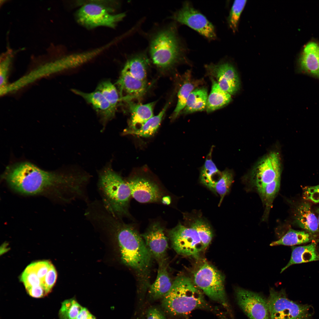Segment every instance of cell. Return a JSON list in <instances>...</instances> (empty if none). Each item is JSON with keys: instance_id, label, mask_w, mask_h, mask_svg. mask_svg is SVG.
<instances>
[{"instance_id": "30bf717a", "label": "cell", "mask_w": 319, "mask_h": 319, "mask_svg": "<svg viewBox=\"0 0 319 319\" xmlns=\"http://www.w3.org/2000/svg\"><path fill=\"white\" fill-rule=\"evenodd\" d=\"M172 17L175 21L188 26L209 40H214L217 38L213 25L189 2H184L181 8Z\"/></svg>"}, {"instance_id": "5bb4252c", "label": "cell", "mask_w": 319, "mask_h": 319, "mask_svg": "<svg viewBox=\"0 0 319 319\" xmlns=\"http://www.w3.org/2000/svg\"><path fill=\"white\" fill-rule=\"evenodd\" d=\"M141 235L157 263L167 261V239L163 227L159 223L152 224Z\"/></svg>"}, {"instance_id": "6da1fadb", "label": "cell", "mask_w": 319, "mask_h": 319, "mask_svg": "<svg viewBox=\"0 0 319 319\" xmlns=\"http://www.w3.org/2000/svg\"><path fill=\"white\" fill-rule=\"evenodd\" d=\"M107 211L98 216V227L110 233L117 242L121 260L134 274L139 291L144 293L150 284L152 256L141 235L132 225Z\"/></svg>"}, {"instance_id": "277c9868", "label": "cell", "mask_w": 319, "mask_h": 319, "mask_svg": "<svg viewBox=\"0 0 319 319\" xmlns=\"http://www.w3.org/2000/svg\"><path fill=\"white\" fill-rule=\"evenodd\" d=\"M202 292L192 280L183 275L177 276L169 291L163 297V307L174 315H185L194 310L208 309Z\"/></svg>"}, {"instance_id": "7402d4cb", "label": "cell", "mask_w": 319, "mask_h": 319, "mask_svg": "<svg viewBox=\"0 0 319 319\" xmlns=\"http://www.w3.org/2000/svg\"><path fill=\"white\" fill-rule=\"evenodd\" d=\"M316 243L313 242L305 245L292 246L290 259L287 265L281 269V273L293 265L319 261Z\"/></svg>"}, {"instance_id": "74e56055", "label": "cell", "mask_w": 319, "mask_h": 319, "mask_svg": "<svg viewBox=\"0 0 319 319\" xmlns=\"http://www.w3.org/2000/svg\"><path fill=\"white\" fill-rule=\"evenodd\" d=\"M10 61L11 58L9 56H8L3 60L1 64V90L4 89L6 87L7 77Z\"/></svg>"}, {"instance_id": "836d02e7", "label": "cell", "mask_w": 319, "mask_h": 319, "mask_svg": "<svg viewBox=\"0 0 319 319\" xmlns=\"http://www.w3.org/2000/svg\"><path fill=\"white\" fill-rule=\"evenodd\" d=\"M247 1L235 0L231 7L227 21L230 28L234 33L237 30L240 17Z\"/></svg>"}, {"instance_id": "3957f363", "label": "cell", "mask_w": 319, "mask_h": 319, "mask_svg": "<svg viewBox=\"0 0 319 319\" xmlns=\"http://www.w3.org/2000/svg\"><path fill=\"white\" fill-rule=\"evenodd\" d=\"M150 35L149 54L153 63L158 68L167 69L185 59L186 49L175 24L160 28Z\"/></svg>"}, {"instance_id": "484cf974", "label": "cell", "mask_w": 319, "mask_h": 319, "mask_svg": "<svg viewBox=\"0 0 319 319\" xmlns=\"http://www.w3.org/2000/svg\"><path fill=\"white\" fill-rule=\"evenodd\" d=\"M211 80V90L208 98L206 108L208 113L226 105L232 99L230 94L222 90L213 79Z\"/></svg>"}, {"instance_id": "d6986e66", "label": "cell", "mask_w": 319, "mask_h": 319, "mask_svg": "<svg viewBox=\"0 0 319 319\" xmlns=\"http://www.w3.org/2000/svg\"><path fill=\"white\" fill-rule=\"evenodd\" d=\"M294 216L295 222L300 227L314 235L318 232L317 217L308 203L300 204L296 207Z\"/></svg>"}, {"instance_id": "d6a6232c", "label": "cell", "mask_w": 319, "mask_h": 319, "mask_svg": "<svg viewBox=\"0 0 319 319\" xmlns=\"http://www.w3.org/2000/svg\"><path fill=\"white\" fill-rule=\"evenodd\" d=\"M82 308L74 298L65 300L59 311L60 318L75 319Z\"/></svg>"}, {"instance_id": "4fadbf2b", "label": "cell", "mask_w": 319, "mask_h": 319, "mask_svg": "<svg viewBox=\"0 0 319 319\" xmlns=\"http://www.w3.org/2000/svg\"><path fill=\"white\" fill-rule=\"evenodd\" d=\"M209 74L215 79L220 87L230 94L236 93L240 88L238 76L234 67L227 62L206 65Z\"/></svg>"}, {"instance_id": "44dd1931", "label": "cell", "mask_w": 319, "mask_h": 319, "mask_svg": "<svg viewBox=\"0 0 319 319\" xmlns=\"http://www.w3.org/2000/svg\"><path fill=\"white\" fill-rule=\"evenodd\" d=\"M128 104L131 116L127 128L133 129L144 124L153 116L155 102L145 104L136 103L132 101L126 102Z\"/></svg>"}, {"instance_id": "83f0119b", "label": "cell", "mask_w": 319, "mask_h": 319, "mask_svg": "<svg viewBox=\"0 0 319 319\" xmlns=\"http://www.w3.org/2000/svg\"><path fill=\"white\" fill-rule=\"evenodd\" d=\"M208 98L207 91L205 88L193 90L188 97L183 110V113L188 114L204 110L206 108Z\"/></svg>"}, {"instance_id": "52a82bcc", "label": "cell", "mask_w": 319, "mask_h": 319, "mask_svg": "<svg viewBox=\"0 0 319 319\" xmlns=\"http://www.w3.org/2000/svg\"><path fill=\"white\" fill-rule=\"evenodd\" d=\"M192 280L196 286L211 299L224 307L228 306L224 277L213 266L205 261L194 272Z\"/></svg>"}, {"instance_id": "e575fe53", "label": "cell", "mask_w": 319, "mask_h": 319, "mask_svg": "<svg viewBox=\"0 0 319 319\" xmlns=\"http://www.w3.org/2000/svg\"><path fill=\"white\" fill-rule=\"evenodd\" d=\"M20 280L24 284L26 290L32 287L41 284V280L38 277L31 263L26 268L22 273Z\"/></svg>"}, {"instance_id": "cb8c5ba5", "label": "cell", "mask_w": 319, "mask_h": 319, "mask_svg": "<svg viewBox=\"0 0 319 319\" xmlns=\"http://www.w3.org/2000/svg\"><path fill=\"white\" fill-rule=\"evenodd\" d=\"M214 147H211L200 171L201 182L214 192L215 184L220 178L222 172L217 168L212 159Z\"/></svg>"}, {"instance_id": "ab89813d", "label": "cell", "mask_w": 319, "mask_h": 319, "mask_svg": "<svg viewBox=\"0 0 319 319\" xmlns=\"http://www.w3.org/2000/svg\"><path fill=\"white\" fill-rule=\"evenodd\" d=\"M29 294L35 298H40L45 294V291L41 285L32 287L27 290Z\"/></svg>"}, {"instance_id": "60d3db41", "label": "cell", "mask_w": 319, "mask_h": 319, "mask_svg": "<svg viewBox=\"0 0 319 319\" xmlns=\"http://www.w3.org/2000/svg\"><path fill=\"white\" fill-rule=\"evenodd\" d=\"M147 319H166L165 316L158 309L154 307L150 308L148 310Z\"/></svg>"}, {"instance_id": "8992f818", "label": "cell", "mask_w": 319, "mask_h": 319, "mask_svg": "<svg viewBox=\"0 0 319 319\" xmlns=\"http://www.w3.org/2000/svg\"><path fill=\"white\" fill-rule=\"evenodd\" d=\"M76 11L75 17L80 25L89 29L103 26L115 28L126 16L125 13L113 14L118 3L113 1H88Z\"/></svg>"}, {"instance_id": "e0dca14e", "label": "cell", "mask_w": 319, "mask_h": 319, "mask_svg": "<svg viewBox=\"0 0 319 319\" xmlns=\"http://www.w3.org/2000/svg\"><path fill=\"white\" fill-rule=\"evenodd\" d=\"M72 91L92 105L99 116L104 127L114 117L116 110L99 91L95 90L92 92H85L76 89H73Z\"/></svg>"}, {"instance_id": "7a4b0ae2", "label": "cell", "mask_w": 319, "mask_h": 319, "mask_svg": "<svg viewBox=\"0 0 319 319\" xmlns=\"http://www.w3.org/2000/svg\"><path fill=\"white\" fill-rule=\"evenodd\" d=\"M4 175L13 189L28 195L38 194L54 187H61L73 193L80 190L84 180L82 174L78 170L66 173L53 172L43 170L27 162L9 166Z\"/></svg>"}, {"instance_id": "4dcf8cb0", "label": "cell", "mask_w": 319, "mask_h": 319, "mask_svg": "<svg viewBox=\"0 0 319 319\" xmlns=\"http://www.w3.org/2000/svg\"><path fill=\"white\" fill-rule=\"evenodd\" d=\"M96 90L100 92L116 110L120 97L115 87L111 82L109 80L102 81L97 85Z\"/></svg>"}, {"instance_id": "5b68a950", "label": "cell", "mask_w": 319, "mask_h": 319, "mask_svg": "<svg viewBox=\"0 0 319 319\" xmlns=\"http://www.w3.org/2000/svg\"><path fill=\"white\" fill-rule=\"evenodd\" d=\"M98 188L106 209L118 218L128 215L131 196L126 181L112 169L111 163L99 173Z\"/></svg>"}, {"instance_id": "7c38bea8", "label": "cell", "mask_w": 319, "mask_h": 319, "mask_svg": "<svg viewBox=\"0 0 319 319\" xmlns=\"http://www.w3.org/2000/svg\"><path fill=\"white\" fill-rule=\"evenodd\" d=\"M235 292L239 306L250 319H269L267 300L262 295L240 287Z\"/></svg>"}, {"instance_id": "8d00e7d4", "label": "cell", "mask_w": 319, "mask_h": 319, "mask_svg": "<svg viewBox=\"0 0 319 319\" xmlns=\"http://www.w3.org/2000/svg\"><path fill=\"white\" fill-rule=\"evenodd\" d=\"M31 264L38 277L41 280L42 284L46 275L52 265V264L48 261H39Z\"/></svg>"}, {"instance_id": "d4e9b609", "label": "cell", "mask_w": 319, "mask_h": 319, "mask_svg": "<svg viewBox=\"0 0 319 319\" xmlns=\"http://www.w3.org/2000/svg\"><path fill=\"white\" fill-rule=\"evenodd\" d=\"M169 104L170 102H167L157 115L153 116L139 127L134 129L127 128L123 131V134L134 135L144 137L152 136L158 129Z\"/></svg>"}, {"instance_id": "f1b7e54d", "label": "cell", "mask_w": 319, "mask_h": 319, "mask_svg": "<svg viewBox=\"0 0 319 319\" xmlns=\"http://www.w3.org/2000/svg\"><path fill=\"white\" fill-rule=\"evenodd\" d=\"M191 225L197 232L204 249L210 244L213 236L209 225L202 218L198 217L193 219Z\"/></svg>"}, {"instance_id": "b9f144b4", "label": "cell", "mask_w": 319, "mask_h": 319, "mask_svg": "<svg viewBox=\"0 0 319 319\" xmlns=\"http://www.w3.org/2000/svg\"><path fill=\"white\" fill-rule=\"evenodd\" d=\"M91 314L87 308L83 307L75 319H88Z\"/></svg>"}, {"instance_id": "7bdbcfd3", "label": "cell", "mask_w": 319, "mask_h": 319, "mask_svg": "<svg viewBox=\"0 0 319 319\" xmlns=\"http://www.w3.org/2000/svg\"><path fill=\"white\" fill-rule=\"evenodd\" d=\"M316 212L317 214V219L318 220V223L319 226V208H317L316 210Z\"/></svg>"}, {"instance_id": "9a60e30c", "label": "cell", "mask_w": 319, "mask_h": 319, "mask_svg": "<svg viewBox=\"0 0 319 319\" xmlns=\"http://www.w3.org/2000/svg\"><path fill=\"white\" fill-rule=\"evenodd\" d=\"M126 181L131 196L139 202H157L162 198V193L159 187L147 179L134 177Z\"/></svg>"}, {"instance_id": "4316f807", "label": "cell", "mask_w": 319, "mask_h": 319, "mask_svg": "<svg viewBox=\"0 0 319 319\" xmlns=\"http://www.w3.org/2000/svg\"><path fill=\"white\" fill-rule=\"evenodd\" d=\"M316 236L306 231L289 229L280 239L272 242L271 246L282 245L294 246L296 245L312 242Z\"/></svg>"}, {"instance_id": "603a6c76", "label": "cell", "mask_w": 319, "mask_h": 319, "mask_svg": "<svg viewBox=\"0 0 319 319\" xmlns=\"http://www.w3.org/2000/svg\"><path fill=\"white\" fill-rule=\"evenodd\" d=\"M147 54L144 52L133 54L127 60L122 70L136 78L146 81L147 71L149 64Z\"/></svg>"}, {"instance_id": "ac0fdd59", "label": "cell", "mask_w": 319, "mask_h": 319, "mask_svg": "<svg viewBox=\"0 0 319 319\" xmlns=\"http://www.w3.org/2000/svg\"><path fill=\"white\" fill-rule=\"evenodd\" d=\"M158 265L156 279L148 289L149 295L154 300L163 297L170 289L173 282L168 271L167 261Z\"/></svg>"}, {"instance_id": "f546056e", "label": "cell", "mask_w": 319, "mask_h": 319, "mask_svg": "<svg viewBox=\"0 0 319 319\" xmlns=\"http://www.w3.org/2000/svg\"><path fill=\"white\" fill-rule=\"evenodd\" d=\"M195 87V84L186 79L180 88L178 94L177 103L173 113L172 118L175 119L184 108L188 97Z\"/></svg>"}, {"instance_id": "ba28073f", "label": "cell", "mask_w": 319, "mask_h": 319, "mask_svg": "<svg viewBox=\"0 0 319 319\" xmlns=\"http://www.w3.org/2000/svg\"><path fill=\"white\" fill-rule=\"evenodd\" d=\"M267 300L269 319H310L312 307L299 304L287 297L285 291H279L271 288Z\"/></svg>"}, {"instance_id": "d590c367", "label": "cell", "mask_w": 319, "mask_h": 319, "mask_svg": "<svg viewBox=\"0 0 319 319\" xmlns=\"http://www.w3.org/2000/svg\"><path fill=\"white\" fill-rule=\"evenodd\" d=\"M57 277L56 270L52 265L46 275L41 284L45 294L51 291L56 282Z\"/></svg>"}, {"instance_id": "2e32d148", "label": "cell", "mask_w": 319, "mask_h": 319, "mask_svg": "<svg viewBox=\"0 0 319 319\" xmlns=\"http://www.w3.org/2000/svg\"><path fill=\"white\" fill-rule=\"evenodd\" d=\"M116 84L120 91V100L125 102L141 98L145 94L147 88L146 81L136 78L123 70Z\"/></svg>"}, {"instance_id": "ffe728a7", "label": "cell", "mask_w": 319, "mask_h": 319, "mask_svg": "<svg viewBox=\"0 0 319 319\" xmlns=\"http://www.w3.org/2000/svg\"><path fill=\"white\" fill-rule=\"evenodd\" d=\"M301 68L319 78V45L311 42L304 47L300 59Z\"/></svg>"}, {"instance_id": "ee69618b", "label": "cell", "mask_w": 319, "mask_h": 319, "mask_svg": "<svg viewBox=\"0 0 319 319\" xmlns=\"http://www.w3.org/2000/svg\"><path fill=\"white\" fill-rule=\"evenodd\" d=\"M88 319H96V318L94 316L91 314Z\"/></svg>"}, {"instance_id": "1f68e13d", "label": "cell", "mask_w": 319, "mask_h": 319, "mask_svg": "<svg viewBox=\"0 0 319 319\" xmlns=\"http://www.w3.org/2000/svg\"><path fill=\"white\" fill-rule=\"evenodd\" d=\"M233 181V174L231 170L226 169L222 172L220 178L215 184L214 192L220 196L219 206L220 205L224 196L229 193Z\"/></svg>"}, {"instance_id": "f35d334b", "label": "cell", "mask_w": 319, "mask_h": 319, "mask_svg": "<svg viewBox=\"0 0 319 319\" xmlns=\"http://www.w3.org/2000/svg\"><path fill=\"white\" fill-rule=\"evenodd\" d=\"M305 195L307 199L315 203H319V185L307 187Z\"/></svg>"}, {"instance_id": "9c48e42d", "label": "cell", "mask_w": 319, "mask_h": 319, "mask_svg": "<svg viewBox=\"0 0 319 319\" xmlns=\"http://www.w3.org/2000/svg\"><path fill=\"white\" fill-rule=\"evenodd\" d=\"M168 233L173 248L179 255L197 258L204 249L197 232L191 227L179 222Z\"/></svg>"}, {"instance_id": "8fae6325", "label": "cell", "mask_w": 319, "mask_h": 319, "mask_svg": "<svg viewBox=\"0 0 319 319\" xmlns=\"http://www.w3.org/2000/svg\"><path fill=\"white\" fill-rule=\"evenodd\" d=\"M281 161L278 153L272 152L263 158L252 173V185L259 194L270 183L280 179Z\"/></svg>"}]
</instances>
